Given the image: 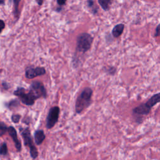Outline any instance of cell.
<instances>
[{"label": "cell", "instance_id": "1", "mask_svg": "<svg viewBox=\"0 0 160 160\" xmlns=\"http://www.w3.org/2000/svg\"><path fill=\"white\" fill-rule=\"evenodd\" d=\"M93 91L89 87H86L78 96L75 103V111L77 114L81 113L92 103Z\"/></svg>", "mask_w": 160, "mask_h": 160}, {"label": "cell", "instance_id": "2", "mask_svg": "<svg viewBox=\"0 0 160 160\" xmlns=\"http://www.w3.org/2000/svg\"><path fill=\"white\" fill-rule=\"evenodd\" d=\"M93 39V37L88 32L79 34L76 38V51L81 53L86 52L91 49Z\"/></svg>", "mask_w": 160, "mask_h": 160}, {"label": "cell", "instance_id": "3", "mask_svg": "<svg viewBox=\"0 0 160 160\" xmlns=\"http://www.w3.org/2000/svg\"><path fill=\"white\" fill-rule=\"evenodd\" d=\"M19 131L21 136L23 138L24 145L29 148V152L31 158H32L33 159H36L38 155V152L34 144L29 128L28 127L25 128H20Z\"/></svg>", "mask_w": 160, "mask_h": 160}, {"label": "cell", "instance_id": "4", "mask_svg": "<svg viewBox=\"0 0 160 160\" xmlns=\"http://www.w3.org/2000/svg\"><path fill=\"white\" fill-rule=\"evenodd\" d=\"M28 93L36 100L37 99L47 97V91L42 82L38 81H32L29 85Z\"/></svg>", "mask_w": 160, "mask_h": 160}, {"label": "cell", "instance_id": "5", "mask_svg": "<svg viewBox=\"0 0 160 160\" xmlns=\"http://www.w3.org/2000/svg\"><path fill=\"white\" fill-rule=\"evenodd\" d=\"M60 114V108L58 106L51 108L48 111L46 119V127L50 129L58 122Z\"/></svg>", "mask_w": 160, "mask_h": 160}, {"label": "cell", "instance_id": "6", "mask_svg": "<svg viewBox=\"0 0 160 160\" xmlns=\"http://www.w3.org/2000/svg\"><path fill=\"white\" fill-rule=\"evenodd\" d=\"M13 94L18 97L21 102L26 106H32L35 102V99L28 92H26L25 88L18 87L13 92Z\"/></svg>", "mask_w": 160, "mask_h": 160}, {"label": "cell", "instance_id": "7", "mask_svg": "<svg viewBox=\"0 0 160 160\" xmlns=\"http://www.w3.org/2000/svg\"><path fill=\"white\" fill-rule=\"evenodd\" d=\"M46 71L44 67H33L32 66H28L25 69V76L27 79H32L36 77L44 75Z\"/></svg>", "mask_w": 160, "mask_h": 160}, {"label": "cell", "instance_id": "8", "mask_svg": "<svg viewBox=\"0 0 160 160\" xmlns=\"http://www.w3.org/2000/svg\"><path fill=\"white\" fill-rule=\"evenodd\" d=\"M151 109L146 103H142L133 108L132 113L136 116H146L149 114Z\"/></svg>", "mask_w": 160, "mask_h": 160}, {"label": "cell", "instance_id": "9", "mask_svg": "<svg viewBox=\"0 0 160 160\" xmlns=\"http://www.w3.org/2000/svg\"><path fill=\"white\" fill-rule=\"evenodd\" d=\"M8 132L9 135L11 137L17 151H20L21 149V141H19V139H18L17 131H16V129L13 126H10L8 127Z\"/></svg>", "mask_w": 160, "mask_h": 160}, {"label": "cell", "instance_id": "10", "mask_svg": "<svg viewBox=\"0 0 160 160\" xmlns=\"http://www.w3.org/2000/svg\"><path fill=\"white\" fill-rule=\"evenodd\" d=\"M34 141L36 144L38 145L41 144L46 138V136L44 131L42 129L36 130L34 133Z\"/></svg>", "mask_w": 160, "mask_h": 160}, {"label": "cell", "instance_id": "11", "mask_svg": "<svg viewBox=\"0 0 160 160\" xmlns=\"http://www.w3.org/2000/svg\"><path fill=\"white\" fill-rule=\"evenodd\" d=\"M124 27L125 26L122 23H119L115 25L111 31L112 36L115 38L119 37L122 34L124 29Z\"/></svg>", "mask_w": 160, "mask_h": 160}, {"label": "cell", "instance_id": "12", "mask_svg": "<svg viewBox=\"0 0 160 160\" xmlns=\"http://www.w3.org/2000/svg\"><path fill=\"white\" fill-rule=\"evenodd\" d=\"M159 102H160V92L153 94L145 103L149 108L151 109L154 106Z\"/></svg>", "mask_w": 160, "mask_h": 160}, {"label": "cell", "instance_id": "13", "mask_svg": "<svg viewBox=\"0 0 160 160\" xmlns=\"http://www.w3.org/2000/svg\"><path fill=\"white\" fill-rule=\"evenodd\" d=\"M21 1H17V0H14L13 3H14V8H13V15L14 17L16 18V20H18L20 16V11L19 9V4Z\"/></svg>", "mask_w": 160, "mask_h": 160}, {"label": "cell", "instance_id": "14", "mask_svg": "<svg viewBox=\"0 0 160 160\" xmlns=\"http://www.w3.org/2000/svg\"><path fill=\"white\" fill-rule=\"evenodd\" d=\"M98 2L99 4V5L101 6V7L102 8V9L104 11H107L109 9L110 6L112 4V1H111V0H98Z\"/></svg>", "mask_w": 160, "mask_h": 160}, {"label": "cell", "instance_id": "15", "mask_svg": "<svg viewBox=\"0 0 160 160\" xmlns=\"http://www.w3.org/2000/svg\"><path fill=\"white\" fill-rule=\"evenodd\" d=\"M87 6L88 7L91 9L92 13L93 14H96L98 12V7L95 4V2L94 1H87Z\"/></svg>", "mask_w": 160, "mask_h": 160}, {"label": "cell", "instance_id": "16", "mask_svg": "<svg viewBox=\"0 0 160 160\" xmlns=\"http://www.w3.org/2000/svg\"><path fill=\"white\" fill-rule=\"evenodd\" d=\"M19 104H20L19 99H14L11 100V101H9L8 102H7L6 106L8 109H14V108H17Z\"/></svg>", "mask_w": 160, "mask_h": 160}, {"label": "cell", "instance_id": "17", "mask_svg": "<svg viewBox=\"0 0 160 160\" xmlns=\"http://www.w3.org/2000/svg\"><path fill=\"white\" fill-rule=\"evenodd\" d=\"M8 127L2 121H0V137L2 136L8 132Z\"/></svg>", "mask_w": 160, "mask_h": 160}, {"label": "cell", "instance_id": "18", "mask_svg": "<svg viewBox=\"0 0 160 160\" xmlns=\"http://www.w3.org/2000/svg\"><path fill=\"white\" fill-rule=\"evenodd\" d=\"M8 147L6 142H2L0 144V155L5 156L8 154Z\"/></svg>", "mask_w": 160, "mask_h": 160}, {"label": "cell", "instance_id": "19", "mask_svg": "<svg viewBox=\"0 0 160 160\" xmlns=\"http://www.w3.org/2000/svg\"><path fill=\"white\" fill-rule=\"evenodd\" d=\"M104 71L108 74H109V75H111V76H113L116 72V68L114 66H108L107 68H105V69H104Z\"/></svg>", "mask_w": 160, "mask_h": 160}, {"label": "cell", "instance_id": "20", "mask_svg": "<svg viewBox=\"0 0 160 160\" xmlns=\"http://www.w3.org/2000/svg\"><path fill=\"white\" fill-rule=\"evenodd\" d=\"M21 118V116L20 114H14L11 116V121L14 123H18L19 122L20 119Z\"/></svg>", "mask_w": 160, "mask_h": 160}, {"label": "cell", "instance_id": "21", "mask_svg": "<svg viewBox=\"0 0 160 160\" xmlns=\"http://www.w3.org/2000/svg\"><path fill=\"white\" fill-rule=\"evenodd\" d=\"M154 37H158L160 36V23L157 26L156 29H155V32H154Z\"/></svg>", "mask_w": 160, "mask_h": 160}, {"label": "cell", "instance_id": "22", "mask_svg": "<svg viewBox=\"0 0 160 160\" xmlns=\"http://www.w3.org/2000/svg\"><path fill=\"white\" fill-rule=\"evenodd\" d=\"M5 22L2 19H0V34L2 32L4 29L5 28Z\"/></svg>", "mask_w": 160, "mask_h": 160}, {"label": "cell", "instance_id": "23", "mask_svg": "<svg viewBox=\"0 0 160 160\" xmlns=\"http://www.w3.org/2000/svg\"><path fill=\"white\" fill-rule=\"evenodd\" d=\"M2 88H3L4 89L8 90V89H9V88H10V85H9L7 82L3 81V82H2Z\"/></svg>", "mask_w": 160, "mask_h": 160}, {"label": "cell", "instance_id": "24", "mask_svg": "<svg viewBox=\"0 0 160 160\" xmlns=\"http://www.w3.org/2000/svg\"><path fill=\"white\" fill-rule=\"evenodd\" d=\"M66 1H62V0L57 1V3L58 4V6H60V7H62V8L63 6H64L66 4Z\"/></svg>", "mask_w": 160, "mask_h": 160}, {"label": "cell", "instance_id": "25", "mask_svg": "<svg viewBox=\"0 0 160 160\" xmlns=\"http://www.w3.org/2000/svg\"><path fill=\"white\" fill-rule=\"evenodd\" d=\"M36 2L38 3V4L39 5V6H41L42 4V3H43V1H41V0H37V1H36Z\"/></svg>", "mask_w": 160, "mask_h": 160}, {"label": "cell", "instance_id": "26", "mask_svg": "<svg viewBox=\"0 0 160 160\" xmlns=\"http://www.w3.org/2000/svg\"><path fill=\"white\" fill-rule=\"evenodd\" d=\"M5 4V1L2 0H0V5H4Z\"/></svg>", "mask_w": 160, "mask_h": 160}]
</instances>
